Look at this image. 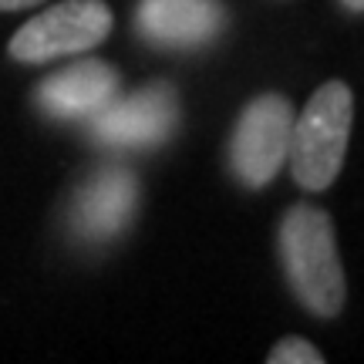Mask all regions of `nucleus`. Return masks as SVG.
I'll list each match as a JSON object with an SVG mask.
<instances>
[{"label": "nucleus", "mask_w": 364, "mask_h": 364, "mask_svg": "<svg viewBox=\"0 0 364 364\" xmlns=\"http://www.w3.org/2000/svg\"><path fill=\"white\" fill-rule=\"evenodd\" d=\"M139 209V176L122 162H105L71 189L65 226L81 247H108L132 230Z\"/></svg>", "instance_id": "20e7f679"}, {"label": "nucleus", "mask_w": 364, "mask_h": 364, "mask_svg": "<svg viewBox=\"0 0 364 364\" xmlns=\"http://www.w3.org/2000/svg\"><path fill=\"white\" fill-rule=\"evenodd\" d=\"M277 253H280L284 280L300 307L324 321L341 317L348 300V280L338 253L334 223L324 209L311 203H297L287 209L277 230Z\"/></svg>", "instance_id": "f257e3e1"}, {"label": "nucleus", "mask_w": 364, "mask_h": 364, "mask_svg": "<svg viewBox=\"0 0 364 364\" xmlns=\"http://www.w3.org/2000/svg\"><path fill=\"white\" fill-rule=\"evenodd\" d=\"M38 4H44V0H0V11H27V7H38Z\"/></svg>", "instance_id": "9d476101"}, {"label": "nucleus", "mask_w": 364, "mask_h": 364, "mask_svg": "<svg viewBox=\"0 0 364 364\" xmlns=\"http://www.w3.org/2000/svg\"><path fill=\"white\" fill-rule=\"evenodd\" d=\"M267 364H324V354L317 351L311 341L290 334V338H280L270 348Z\"/></svg>", "instance_id": "1a4fd4ad"}, {"label": "nucleus", "mask_w": 364, "mask_h": 364, "mask_svg": "<svg viewBox=\"0 0 364 364\" xmlns=\"http://www.w3.org/2000/svg\"><path fill=\"white\" fill-rule=\"evenodd\" d=\"M115 27V17L105 0H61L27 24L11 38L7 54L21 65H48L71 54H88L102 48Z\"/></svg>", "instance_id": "39448f33"}, {"label": "nucleus", "mask_w": 364, "mask_h": 364, "mask_svg": "<svg viewBox=\"0 0 364 364\" xmlns=\"http://www.w3.org/2000/svg\"><path fill=\"white\" fill-rule=\"evenodd\" d=\"M294 105L280 91H263L243 105L230 132V172L243 189H263L290 156Z\"/></svg>", "instance_id": "7ed1b4c3"}, {"label": "nucleus", "mask_w": 364, "mask_h": 364, "mask_svg": "<svg viewBox=\"0 0 364 364\" xmlns=\"http://www.w3.org/2000/svg\"><path fill=\"white\" fill-rule=\"evenodd\" d=\"M354 125V95L344 81H324L294 115L290 176L304 193H324L341 176Z\"/></svg>", "instance_id": "f03ea898"}, {"label": "nucleus", "mask_w": 364, "mask_h": 364, "mask_svg": "<svg viewBox=\"0 0 364 364\" xmlns=\"http://www.w3.org/2000/svg\"><path fill=\"white\" fill-rule=\"evenodd\" d=\"M348 14H364V0H338Z\"/></svg>", "instance_id": "9b49d317"}, {"label": "nucleus", "mask_w": 364, "mask_h": 364, "mask_svg": "<svg viewBox=\"0 0 364 364\" xmlns=\"http://www.w3.org/2000/svg\"><path fill=\"white\" fill-rule=\"evenodd\" d=\"M230 24L223 0H142L135 7V34L159 51H203Z\"/></svg>", "instance_id": "0eeeda50"}, {"label": "nucleus", "mask_w": 364, "mask_h": 364, "mask_svg": "<svg viewBox=\"0 0 364 364\" xmlns=\"http://www.w3.org/2000/svg\"><path fill=\"white\" fill-rule=\"evenodd\" d=\"M118 88L122 78L115 68L98 58H85L48 75L34 91V102L54 122H75V118H91L98 108H105L118 95Z\"/></svg>", "instance_id": "6e6552de"}, {"label": "nucleus", "mask_w": 364, "mask_h": 364, "mask_svg": "<svg viewBox=\"0 0 364 364\" xmlns=\"http://www.w3.org/2000/svg\"><path fill=\"white\" fill-rule=\"evenodd\" d=\"M179 91L169 81H152L125 98L98 108L88 122V135L102 149L145 152L166 145L179 129Z\"/></svg>", "instance_id": "423d86ee"}]
</instances>
